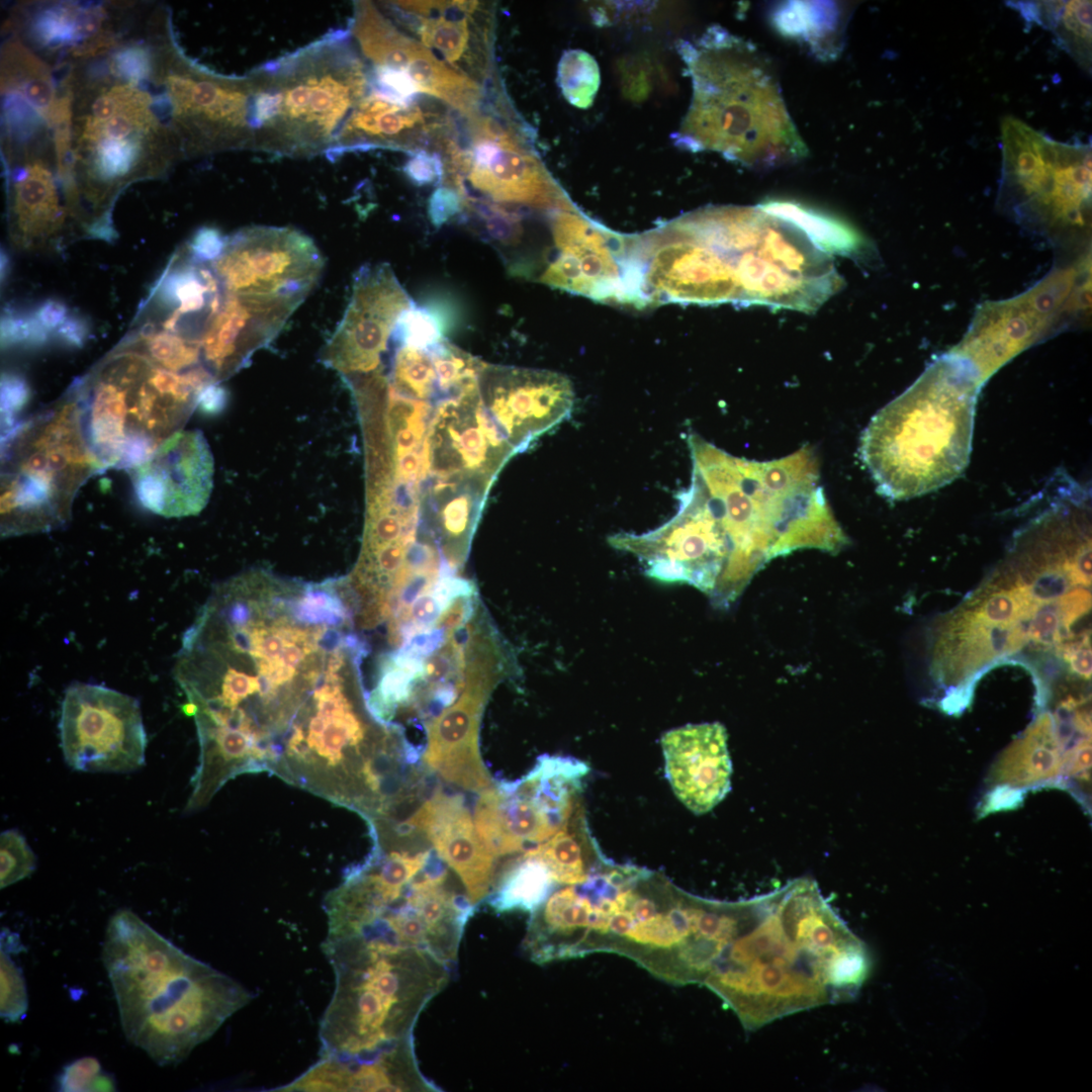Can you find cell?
Segmentation results:
<instances>
[{"mask_svg":"<svg viewBox=\"0 0 1092 1092\" xmlns=\"http://www.w3.org/2000/svg\"><path fill=\"white\" fill-rule=\"evenodd\" d=\"M759 900L703 985L748 1031L852 999L869 976L870 957L816 884L797 880Z\"/></svg>","mask_w":1092,"mask_h":1092,"instance_id":"cell-1","label":"cell"},{"mask_svg":"<svg viewBox=\"0 0 1092 1092\" xmlns=\"http://www.w3.org/2000/svg\"><path fill=\"white\" fill-rule=\"evenodd\" d=\"M102 963L126 1039L159 1066L183 1061L253 998L128 909L109 919Z\"/></svg>","mask_w":1092,"mask_h":1092,"instance_id":"cell-2","label":"cell"},{"mask_svg":"<svg viewBox=\"0 0 1092 1092\" xmlns=\"http://www.w3.org/2000/svg\"><path fill=\"white\" fill-rule=\"evenodd\" d=\"M691 484L719 522L732 554L737 599L766 563L820 543L828 506L811 461L795 452L770 461L733 456L688 435Z\"/></svg>","mask_w":1092,"mask_h":1092,"instance_id":"cell-3","label":"cell"},{"mask_svg":"<svg viewBox=\"0 0 1092 1092\" xmlns=\"http://www.w3.org/2000/svg\"><path fill=\"white\" fill-rule=\"evenodd\" d=\"M681 53L693 98L680 144L760 169L807 155L771 64L754 44L713 26Z\"/></svg>","mask_w":1092,"mask_h":1092,"instance_id":"cell-4","label":"cell"},{"mask_svg":"<svg viewBox=\"0 0 1092 1092\" xmlns=\"http://www.w3.org/2000/svg\"><path fill=\"white\" fill-rule=\"evenodd\" d=\"M982 386L973 367L947 352L872 418L859 454L881 494L913 498L962 475Z\"/></svg>","mask_w":1092,"mask_h":1092,"instance_id":"cell-5","label":"cell"},{"mask_svg":"<svg viewBox=\"0 0 1092 1092\" xmlns=\"http://www.w3.org/2000/svg\"><path fill=\"white\" fill-rule=\"evenodd\" d=\"M336 977L321 1021V1057L369 1060L413 1039L418 1017L448 983L432 952L360 937L322 945Z\"/></svg>","mask_w":1092,"mask_h":1092,"instance_id":"cell-6","label":"cell"},{"mask_svg":"<svg viewBox=\"0 0 1092 1092\" xmlns=\"http://www.w3.org/2000/svg\"><path fill=\"white\" fill-rule=\"evenodd\" d=\"M113 77L91 84L76 113L71 111L69 144L58 165L70 215L81 225L87 203L97 211L103 240L115 237L109 212L118 191L135 179L159 175L180 151L141 82Z\"/></svg>","mask_w":1092,"mask_h":1092,"instance_id":"cell-7","label":"cell"},{"mask_svg":"<svg viewBox=\"0 0 1092 1092\" xmlns=\"http://www.w3.org/2000/svg\"><path fill=\"white\" fill-rule=\"evenodd\" d=\"M75 383L93 455L103 470H128L180 431L201 391L216 381L203 367L170 371L118 345Z\"/></svg>","mask_w":1092,"mask_h":1092,"instance_id":"cell-8","label":"cell"},{"mask_svg":"<svg viewBox=\"0 0 1092 1092\" xmlns=\"http://www.w3.org/2000/svg\"><path fill=\"white\" fill-rule=\"evenodd\" d=\"M740 920L736 903L687 895L640 870L612 901L588 948L625 956L671 984L703 985Z\"/></svg>","mask_w":1092,"mask_h":1092,"instance_id":"cell-9","label":"cell"},{"mask_svg":"<svg viewBox=\"0 0 1092 1092\" xmlns=\"http://www.w3.org/2000/svg\"><path fill=\"white\" fill-rule=\"evenodd\" d=\"M704 247L721 302L807 311L823 257L793 220L759 206H720L679 218Z\"/></svg>","mask_w":1092,"mask_h":1092,"instance_id":"cell-10","label":"cell"},{"mask_svg":"<svg viewBox=\"0 0 1092 1092\" xmlns=\"http://www.w3.org/2000/svg\"><path fill=\"white\" fill-rule=\"evenodd\" d=\"M344 39L327 36L251 77L253 146L285 155L337 146L364 90V75Z\"/></svg>","mask_w":1092,"mask_h":1092,"instance_id":"cell-11","label":"cell"},{"mask_svg":"<svg viewBox=\"0 0 1092 1092\" xmlns=\"http://www.w3.org/2000/svg\"><path fill=\"white\" fill-rule=\"evenodd\" d=\"M102 470L85 438L73 383L57 401L5 436L1 535L47 533L66 525L78 490Z\"/></svg>","mask_w":1092,"mask_h":1092,"instance_id":"cell-12","label":"cell"},{"mask_svg":"<svg viewBox=\"0 0 1092 1092\" xmlns=\"http://www.w3.org/2000/svg\"><path fill=\"white\" fill-rule=\"evenodd\" d=\"M1000 208L1024 230L1055 244L1091 231V144L1062 143L1022 120L1001 121Z\"/></svg>","mask_w":1092,"mask_h":1092,"instance_id":"cell-13","label":"cell"},{"mask_svg":"<svg viewBox=\"0 0 1092 1092\" xmlns=\"http://www.w3.org/2000/svg\"><path fill=\"white\" fill-rule=\"evenodd\" d=\"M1090 257L1056 267L1024 292L977 306L949 352L967 361L981 383L1021 352L1055 334L1090 304Z\"/></svg>","mask_w":1092,"mask_h":1092,"instance_id":"cell-14","label":"cell"},{"mask_svg":"<svg viewBox=\"0 0 1092 1092\" xmlns=\"http://www.w3.org/2000/svg\"><path fill=\"white\" fill-rule=\"evenodd\" d=\"M585 775L570 756L544 754L524 778L482 791L474 813L480 840L495 857L547 840L573 816Z\"/></svg>","mask_w":1092,"mask_h":1092,"instance_id":"cell-15","label":"cell"},{"mask_svg":"<svg viewBox=\"0 0 1092 1092\" xmlns=\"http://www.w3.org/2000/svg\"><path fill=\"white\" fill-rule=\"evenodd\" d=\"M66 763L85 772H130L146 760L147 734L139 701L113 689L74 682L59 722Z\"/></svg>","mask_w":1092,"mask_h":1092,"instance_id":"cell-16","label":"cell"},{"mask_svg":"<svg viewBox=\"0 0 1092 1092\" xmlns=\"http://www.w3.org/2000/svg\"><path fill=\"white\" fill-rule=\"evenodd\" d=\"M210 266L224 292L303 302L320 280L324 258L313 241L295 229L257 225L226 237Z\"/></svg>","mask_w":1092,"mask_h":1092,"instance_id":"cell-17","label":"cell"},{"mask_svg":"<svg viewBox=\"0 0 1092 1092\" xmlns=\"http://www.w3.org/2000/svg\"><path fill=\"white\" fill-rule=\"evenodd\" d=\"M168 61V68L163 61L159 69L180 151L190 155L253 145L250 78L234 82L208 76L173 50Z\"/></svg>","mask_w":1092,"mask_h":1092,"instance_id":"cell-18","label":"cell"},{"mask_svg":"<svg viewBox=\"0 0 1092 1092\" xmlns=\"http://www.w3.org/2000/svg\"><path fill=\"white\" fill-rule=\"evenodd\" d=\"M481 404L517 453L566 420L574 392L563 374L483 362L478 375Z\"/></svg>","mask_w":1092,"mask_h":1092,"instance_id":"cell-19","label":"cell"},{"mask_svg":"<svg viewBox=\"0 0 1092 1092\" xmlns=\"http://www.w3.org/2000/svg\"><path fill=\"white\" fill-rule=\"evenodd\" d=\"M413 301L389 265L362 266L343 318L322 350V362L345 379L374 371L398 315Z\"/></svg>","mask_w":1092,"mask_h":1092,"instance_id":"cell-20","label":"cell"},{"mask_svg":"<svg viewBox=\"0 0 1092 1092\" xmlns=\"http://www.w3.org/2000/svg\"><path fill=\"white\" fill-rule=\"evenodd\" d=\"M514 455L481 404L478 381L434 404L426 439L427 477L493 482Z\"/></svg>","mask_w":1092,"mask_h":1092,"instance_id":"cell-21","label":"cell"},{"mask_svg":"<svg viewBox=\"0 0 1092 1092\" xmlns=\"http://www.w3.org/2000/svg\"><path fill=\"white\" fill-rule=\"evenodd\" d=\"M127 472L146 509L166 518H181L196 515L206 506L214 463L201 431L180 430Z\"/></svg>","mask_w":1092,"mask_h":1092,"instance_id":"cell-22","label":"cell"},{"mask_svg":"<svg viewBox=\"0 0 1092 1092\" xmlns=\"http://www.w3.org/2000/svg\"><path fill=\"white\" fill-rule=\"evenodd\" d=\"M493 664L475 660L468 665L465 690L431 722L426 764L447 782L472 792H482L491 784L478 750V727L488 691L493 681Z\"/></svg>","mask_w":1092,"mask_h":1092,"instance_id":"cell-23","label":"cell"},{"mask_svg":"<svg viewBox=\"0 0 1092 1092\" xmlns=\"http://www.w3.org/2000/svg\"><path fill=\"white\" fill-rule=\"evenodd\" d=\"M665 776L676 798L693 813L711 811L731 789L727 733L718 722L690 724L661 738Z\"/></svg>","mask_w":1092,"mask_h":1092,"instance_id":"cell-24","label":"cell"},{"mask_svg":"<svg viewBox=\"0 0 1092 1092\" xmlns=\"http://www.w3.org/2000/svg\"><path fill=\"white\" fill-rule=\"evenodd\" d=\"M302 301L247 297L224 292L219 309L201 341L203 366L217 383L247 365L268 345Z\"/></svg>","mask_w":1092,"mask_h":1092,"instance_id":"cell-25","label":"cell"},{"mask_svg":"<svg viewBox=\"0 0 1092 1092\" xmlns=\"http://www.w3.org/2000/svg\"><path fill=\"white\" fill-rule=\"evenodd\" d=\"M467 177L475 190L497 203L537 207L565 204L540 162L489 121L480 124L468 159Z\"/></svg>","mask_w":1092,"mask_h":1092,"instance_id":"cell-26","label":"cell"},{"mask_svg":"<svg viewBox=\"0 0 1092 1092\" xmlns=\"http://www.w3.org/2000/svg\"><path fill=\"white\" fill-rule=\"evenodd\" d=\"M412 830L427 835L438 856L461 879L472 905L488 895L495 856L480 840L462 796L438 790L397 826L399 834Z\"/></svg>","mask_w":1092,"mask_h":1092,"instance_id":"cell-27","label":"cell"},{"mask_svg":"<svg viewBox=\"0 0 1092 1092\" xmlns=\"http://www.w3.org/2000/svg\"><path fill=\"white\" fill-rule=\"evenodd\" d=\"M224 291L210 263L185 245L172 257L144 305L158 307L159 329L201 343Z\"/></svg>","mask_w":1092,"mask_h":1092,"instance_id":"cell-28","label":"cell"},{"mask_svg":"<svg viewBox=\"0 0 1092 1092\" xmlns=\"http://www.w3.org/2000/svg\"><path fill=\"white\" fill-rule=\"evenodd\" d=\"M279 1091H437L417 1065L413 1039L374 1059L321 1057Z\"/></svg>","mask_w":1092,"mask_h":1092,"instance_id":"cell-29","label":"cell"},{"mask_svg":"<svg viewBox=\"0 0 1092 1092\" xmlns=\"http://www.w3.org/2000/svg\"><path fill=\"white\" fill-rule=\"evenodd\" d=\"M492 481L474 477L436 478L423 483L420 524L452 571L465 561Z\"/></svg>","mask_w":1092,"mask_h":1092,"instance_id":"cell-30","label":"cell"},{"mask_svg":"<svg viewBox=\"0 0 1092 1092\" xmlns=\"http://www.w3.org/2000/svg\"><path fill=\"white\" fill-rule=\"evenodd\" d=\"M69 211L53 173L40 160L14 169L9 178L8 217L10 241L20 251L59 249Z\"/></svg>","mask_w":1092,"mask_h":1092,"instance_id":"cell-31","label":"cell"},{"mask_svg":"<svg viewBox=\"0 0 1092 1092\" xmlns=\"http://www.w3.org/2000/svg\"><path fill=\"white\" fill-rule=\"evenodd\" d=\"M446 878L443 864L428 863L396 901L405 903L419 915L428 931L430 951L451 967L457 960L472 904L468 898L446 889Z\"/></svg>","mask_w":1092,"mask_h":1092,"instance_id":"cell-32","label":"cell"},{"mask_svg":"<svg viewBox=\"0 0 1092 1092\" xmlns=\"http://www.w3.org/2000/svg\"><path fill=\"white\" fill-rule=\"evenodd\" d=\"M1022 17L1053 32L1056 43L1086 72L1091 71V1L1014 2Z\"/></svg>","mask_w":1092,"mask_h":1092,"instance_id":"cell-33","label":"cell"},{"mask_svg":"<svg viewBox=\"0 0 1092 1092\" xmlns=\"http://www.w3.org/2000/svg\"><path fill=\"white\" fill-rule=\"evenodd\" d=\"M353 34L363 54L376 68L405 72L424 48V44L398 31L372 4L367 2L357 5Z\"/></svg>","mask_w":1092,"mask_h":1092,"instance_id":"cell-34","label":"cell"},{"mask_svg":"<svg viewBox=\"0 0 1092 1092\" xmlns=\"http://www.w3.org/2000/svg\"><path fill=\"white\" fill-rule=\"evenodd\" d=\"M555 884L543 861L524 853L504 871L487 903L498 913L532 914L547 900Z\"/></svg>","mask_w":1092,"mask_h":1092,"instance_id":"cell-35","label":"cell"},{"mask_svg":"<svg viewBox=\"0 0 1092 1092\" xmlns=\"http://www.w3.org/2000/svg\"><path fill=\"white\" fill-rule=\"evenodd\" d=\"M421 121L423 113L418 107L374 90L356 105L338 142L345 144L356 135L392 136Z\"/></svg>","mask_w":1092,"mask_h":1092,"instance_id":"cell-36","label":"cell"},{"mask_svg":"<svg viewBox=\"0 0 1092 1092\" xmlns=\"http://www.w3.org/2000/svg\"><path fill=\"white\" fill-rule=\"evenodd\" d=\"M571 819L547 840L525 852L543 861L556 884L569 886L586 881L602 861L592 858L582 830L579 832Z\"/></svg>","mask_w":1092,"mask_h":1092,"instance_id":"cell-37","label":"cell"},{"mask_svg":"<svg viewBox=\"0 0 1092 1092\" xmlns=\"http://www.w3.org/2000/svg\"><path fill=\"white\" fill-rule=\"evenodd\" d=\"M417 92L446 101L453 107L469 111L478 99L476 83L451 69L424 47L405 70Z\"/></svg>","mask_w":1092,"mask_h":1092,"instance_id":"cell-38","label":"cell"},{"mask_svg":"<svg viewBox=\"0 0 1092 1092\" xmlns=\"http://www.w3.org/2000/svg\"><path fill=\"white\" fill-rule=\"evenodd\" d=\"M389 340L394 348L390 372L387 376L378 371L373 372L379 373L386 385L395 393L436 403L439 400V392L430 351L399 342L392 331Z\"/></svg>","mask_w":1092,"mask_h":1092,"instance_id":"cell-39","label":"cell"},{"mask_svg":"<svg viewBox=\"0 0 1092 1092\" xmlns=\"http://www.w3.org/2000/svg\"><path fill=\"white\" fill-rule=\"evenodd\" d=\"M119 345L145 354L154 363L170 371L185 373L205 368L199 342L150 325L145 324Z\"/></svg>","mask_w":1092,"mask_h":1092,"instance_id":"cell-40","label":"cell"},{"mask_svg":"<svg viewBox=\"0 0 1092 1092\" xmlns=\"http://www.w3.org/2000/svg\"><path fill=\"white\" fill-rule=\"evenodd\" d=\"M837 18L834 5L815 2H789L774 14V22L783 33L804 39L817 52L833 49Z\"/></svg>","mask_w":1092,"mask_h":1092,"instance_id":"cell-41","label":"cell"},{"mask_svg":"<svg viewBox=\"0 0 1092 1092\" xmlns=\"http://www.w3.org/2000/svg\"><path fill=\"white\" fill-rule=\"evenodd\" d=\"M97 8L80 10L70 5H57L36 15L32 32L43 46H62L90 36L102 21Z\"/></svg>","mask_w":1092,"mask_h":1092,"instance_id":"cell-42","label":"cell"},{"mask_svg":"<svg viewBox=\"0 0 1092 1092\" xmlns=\"http://www.w3.org/2000/svg\"><path fill=\"white\" fill-rule=\"evenodd\" d=\"M437 376L439 400L477 384L483 364L446 339L430 350Z\"/></svg>","mask_w":1092,"mask_h":1092,"instance_id":"cell-43","label":"cell"},{"mask_svg":"<svg viewBox=\"0 0 1092 1092\" xmlns=\"http://www.w3.org/2000/svg\"><path fill=\"white\" fill-rule=\"evenodd\" d=\"M21 942L18 934L7 928L1 931L0 944V1015L6 1022H19L28 1009V996L22 970L11 958V953L20 952Z\"/></svg>","mask_w":1092,"mask_h":1092,"instance_id":"cell-44","label":"cell"},{"mask_svg":"<svg viewBox=\"0 0 1092 1092\" xmlns=\"http://www.w3.org/2000/svg\"><path fill=\"white\" fill-rule=\"evenodd\" d=\"M557 81L563 96L570 104L587 108L600 87L599 66L584 51H567L558 63Z\"/></svg>","mask_w":1092,"mask_h":1092,"instance_id":"cell-45","label":"cell"},{"mask_svg":"<svg viewBox=\"0 0 1092 1092\" xmlns=\"http://www.w3.org/2000/svg\"><path fill=\"white\" fill-rule=\"evenodd\" d=\"M392 333L399 342L423 350H430L445 339L442 321L436 312L414 301L400 312Z\"/></svg>","mask_w":1092,"mask_h":1092,"instance_id":"cell-46","label":"cell"},{"mask_svg":"<svg viewBox=\"0 0 1092 1092\" xmlns=\"http://www.w3.org/2000/svg\"><path fill=\"white\" fill-rule=\"evenodd\" d=\"M422 42L426 48L436 50L450 63L459 60L468 41V22L466 17L449 19L446 16L425 18L420 26Z\"/></svg>","mask_w":1092,"mask_h":1092,"instance_id":"cell-47","label":"cell"},{"mask_svg":"<svg viewBox=\"0 0 1092 1092\" xmlns=\"http://www.w3.org/2000/svg\"><path fill=\"white\" fill-rule=\"evenodd\" d=\"M36 855L17 829L0 836V887L6 888L29 877L36 869Z\"/></svg>","mask_w":1092,"mask_h":1092,"instance_id":"cell-48","label":"cell"},{"mask_svg":"<svg viewBox=\"0 0 1092 1092\" xmlns=\"http://www.w3.org/2000/svg\"><path fill=\"white\" fill-rule=\"evenodd\" d=\"M58 1088L65 1092L115 1091L114 1077L105 1072L99 1061L83 1057L63 1067L57 1078Z\"/></svg>","mask_w":1092,"mask_h":1092,"instance_id":"cell-49","label":"cell"},{"mask_svg":"<svg viewBox=\"0 0 1092 1092\" xmlns=\"http://www.w3.org/2000/svg\"><path fill=\"white\" fill-rule=\"evenodd\" d=\"M50 339V332L38 322L34 312L5 309L1 317V344L3 347L24 345L37 347Z\"/></svg>","mask_w":1092,"mask_h":1092,"instance_id":"cell-50","label":"cell"},{"mask_svg":"<svg viewBox=\"0 0 1092 1092\" xmlns=\"http://www.w3.org/2000/svg\"><path fill=\"white\" fill-rule=\"evenodd\" d=\"M461 206L462 199L459 192L449 187H439L429 198L428 215L431 222L440 228L459 213Z\"/></svg>","mask_w":1092,"mask_h":1092,"instance_id":"cell-51","label":"cell"},{"mask_svg":"<svg viewBox=\"0 0 1092 1092\" xmlns=\"http://www.w3.org/2000/svg\"><path fill=\"white\" fill-rule=\"evenodd\" d=\"M226 237L213 228L199 229L186 245L190 253L199 261L210 263L222 253Z\"/></svg>","mask_w":1092,"mask_h":1092,"instance_id":"cell-52","label":"cell"},{"mask_svg":"<svg viewBox=\"0 0 1092 1092\" xmlns=\"http://www.w3.org/2000/svg\"><path fill=\"white\" fill-rule=\"evenodd\" d=\"M403 171L414 184L424 186L434 183L443 170L438 158L420 152L405 163Z\"/></svg>","mask_w":1092,"mask_h":1092,"instance_id":"cell-53","label":"cell"},{"mask_svg":"<svg viewBox=\"0 0 1092 1092\" xmlns=\"http://www.w3.org/2000/svg\"><path fill=\"white\" fill-rule=\"evenodd\" d=\"M28 397V387L25 381L14 374H4L1 381L2 412L5 423L11 418L17 408L24 404Z\"/></svg>","mask_w":1092,"mask_h":1092,"instance_id":"cell-54","label":"cell"},{"mask_svg":"<svg viewBox=\"0 0 1092 1092\" xmlns=\"http://www.w3.org/2000/svg\"><path fill=\"white\" fill-rule=\"evenodd\" d=\"M89 324L83 315L70 312L64 323L56 331V336L66 345L81 347L84 345L89 335Z\"/></svg>","mask_w":1092,"mask_h":1092,"instance_id":"cell-55","label":"cell"},{"mask_svg":"<svg viewBox=\"0 0 1092 1092\" xmlns=\"http://www.w3.org/2000/svg\"><path fill=\"white\" fill-rule=\"evenodd\" d=\"M33 312L50 333L56 332L70 313L64 302L53 298L38 304Z\"/></svg>","mask_w":1092,"mask_h":1092,"instance_id":"cell-56","label":"cell"},{"mask_svg":"<svg viewBox=\"0 0 1092 1092\" xmlns=\"http://www.w3.org/2000/svg\"><path fill=\"white\" fill-rule=\"evenodd\" d=\"M1065 659L1071 664V668L1079 675L1089 678L1091 675V647L1090 640L1071 644L1062 649Z\"/></svg>","mask_w":1092,"mask_h":1092,"instance_id":"cell-57","label":"cell"},{"mask_svg":"<svg viewBox=\"0 0 1092 1092\" xmlns=\"http://www.w3.org/2000/svg\"><path fill=\"white\" fill-rule=\"evenodd\" d=\"M226 399L225 390L219 386V383L210 384L204 388L198 399V405L208 413L218 412L223 407Z\"/></svg>","mask_w":1092,"mask_h":1092,"instance_id":"cell-58","label":"cell"},{"mask_svg":"<svg viewBox=\"0 0 1092 1092\" xmlns=\"http://www.w3.org/2000/svg\"><path fill=\"white\" fill-rule=\"evenodd\" d=\"M10 260L8 255L3 251L1 253V280L4 281L9 273Z\"/></svg>","mask_w":1092,"mask_h":1092,"instance_id":"cell-59","label":"cell"}]
</instances>
